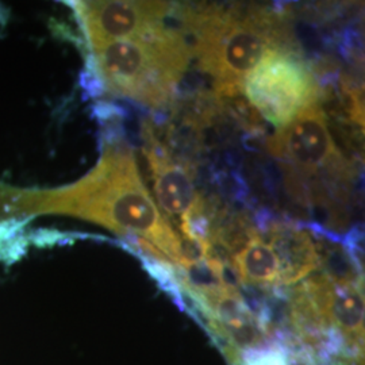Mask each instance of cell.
I'll return each instance as SVG.
<instances>
[{"label":"cell","instance_id":"cell-5","mask_svg":"<svg viewBox=\"0 0 365 365\" xmlns=\"http://www.w3.org/2000/svg\"><path fill=\"white\" fill-rule=\"evenodd\" d=\"M88 48L118 39L143 38L167 27L176 11L170 1H68Z\"/></svg>","mask_w":365,"mask_h":365},{"label":"cell","instance_id":"cell-2","mask_svg":"<svg viewBox=\"0 0 365 365\" xmlns=\"http://www.w3.org/2000/svg\"><path fill=\"white\" fill-rule=\"evenodd\" d=\"M192 57L179 27L90 46V68L105 91L156 108L170 103Z\"/></svg>","mask_w":365,"mask_h":365},{"label":"cell","instance_id":"cell-3","mask_svg":"<svg viewBox=\"0 0 365 365\" xmlns=\"http://www.w3.org/2000/svg\"><path fill=\"white\" fill-rule=\"evenodd\" d=\"M185 27L195 37L192 46L199 68L212 78L217 93L232 96L244 91L249 72L262 56L279 48L280 34L274 18L265 13L238 14L222 9L184 13Z\"/></svg>","mask_w":365,"mask_h":365},{"label":"cell","instance_id":"cell-1","mask_svg":"<svg viewBox=\"0 0 365 365\" xmlns=\"http://www.w3.org/2000/svg\"><path fill=\"white\" fill-rule=\"evenodd\" d=\"M69 215L120 235L143 240L180 264L182 237L146 188L133 149L110 143L98 164L78 182L48 190L0 184V217Z\"/></svg>","mask_w":365,"mask_h":365},{"label":"cell","instance_id":"cell-6","mask_svg":"<svg viewBox=\"0 0 365 365\" xmlns=\"http://www.w3.org/2000/svg\"><path fill=\"white\" fill-rule=\"evenodd\" d=\"M269 152L279 160L306 173L339 163V153L327 126V115L318 102L302 108L286 126L268 140Z\"/></svg>","mask_w":365,"mask_h":365},{"label":"cell","instance_id":"cell-11","mask_svg":"<svg viewBox=\"0 0 365 365\" xmlns=\"http://www.w3.org/2000/svg\"><path fill=\"white\" fill-rule=\"evenodd\" d=\"M7 21H9V11L3 6H0V25H6Z\"/></svg>","mask_w":365,"mask_h":365},{"label":"cell","instance_id":"cell-9","mask_svg":"<svg viewBox=\"0 0 365 365\" xmlns=\"http://www.w3.org/2000/svg\"><path fill=\"white\" fill-rule=\"evenodd\" d=\"M233 271L238 280L253 286L272 287L280 284V262L274 248L260 235H252L233 259Z\"/></svg>","mask_w":365,"mask_h":365},{"label":"cell","instance_id":"cell-8","mask_svg":"<svg viewBox=\"0 0 365 365\" xmlns=\"http://www.w3.org/2000/svg\"><path fill=\"white\" fill-rule=\"evenodd\" d=\"M269 238L280 262V284L297 283L319 267L321 257L306 232L286 223H274Z\"/></svg>","mask_w":365,"mask_h":365},{"label":"cell","instance_id":"cell-4","mask_svg":"<svg viewBox=\"0 0 365 365\" xmlns=\"http://www.w3.org/2000/svg\"><path fill=\"white\" fill-rule=\"evenodd\" d=\"M250 103L277 129L286 126L302 108L318 102V84L313 72L298 54L271 49L244 81Z\"/></svg>","mask_w":365,"mask_h":365},{"label":"cell","instance_id":"cell-10","mask_svg":"<svg viewBox=\"0 0 365 365\" xmlns=\"http://www.w3.org/2000/svg\"><path fill=\"white\" fill-rule=\"evenodd\" d=\"M327 318H333L341 330L360 334L364 319V298L353 282H333L327 298Z\"/></svg>","mask_w":365,"mask_h":365},{"label":"cell","instance_id":"cell-7","mask_svg":"<svg viewBox=\"0 0 365 365\" xmlns=\"http://www.w3.org/2000/svg\"><path fill=\"white\" fill-rule=\"evenodd\" d=\"M146 156L155 179V196L160 211L170 218H179V223L200 217L205 205L196 192L188 170L175 163L152 137L148 138Z\"/></svg>","mask_w":365,"mask_h":365}]
</instances>
